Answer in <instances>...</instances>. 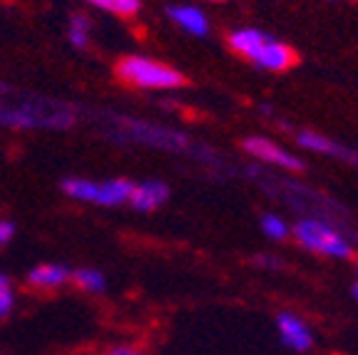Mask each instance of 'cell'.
I'll list each match as a JSON object with an SVG mask.
<instances>
[{
  "label": "cell",
  "mask_w": 358,
  "mask_h": 355,
  "mask_svg": "<svg viewBox=\"0 0 358 355\" xmlns=\"http://www.w3.org/2000/svg\"><path fill=\"white\" fill-rule=\"evenodd\" d=\"M0 124L3 127H67L73 124V110L62 102L52 100H33V102H22L17 107H0Z\"/></svg>",
  "instance_id": "cell-1"
},
{
  "label": "cell",
  "mask_w": 358,
  "mask_h": 355,
  "mask_svg": "<svg viewBox=\"0 0 358 355\" xmlns=\"http://www.w3.org/2000/svg\"><path fill=\"white\" fill-rule=\"evenodd\" d=\"M13 233H15V226L10 222H0V246H6L13 239Z\"/></svg>",
  "instance_id": "cell-21"
},
{
  "label": "cell",
  "mask_w": 358,
  "mask_h": 355,
  "mask_svg": "<svg viewBox=\"0 0 358 355\" xmlns=\"http://www.w3.org/2000/svg\"><path fill=\"white\" fill-rule=\"evenodd\" d=\"M254 62H257L259 67H264V70H271V73H284V70L296 65V52L291 50L289 45L268 38Z\"/></svg>",
  "instance_id": "cell-8"
},
{
  "label": "cell",
  "mask_w": 358,
  "mask_h": 355,
  "mask_svg": "<svg viewBox=\"0 0 358 355\" xmlns=\"http://www.w3.org/2000/svg\"><path fill=\"white\" fill-rule=\"evenodd\" d=\"M70 278H73L75 286L80 291H85V294H102L105 291V276L97 268H78Z\"/></svg>",
  "instance_id": "cell-14"
},
{
  "label": "cell",
  "mask_w": 358,
  "mask_h": 355,
  "mask_svg": "<svg viewBox=\"0 0 358 355\" xmlns=\"http://www.w3.org/2000/svg\"><path fill=\"white\" fill-rule=\"evenodd\" d=\"M164 199H167V187H164L162 182L140 184V187L132 189V196H129L132 206H134V209H140V211L157 209L159 204H164Z\"/></svg>",
  "instance_id": "cell-11"
},
{
  "label": "cell",
  "mask_w": 358,
  "mask_h": 355,
  "mask_svg": "<svg viewBox=\"0 0 358 355\" xmlns=\"http://www.w3.org/2000/svg\"><path fill=\"white\" fill-rule=\"evenodd\" d=\"M87 3L102 8V10L115 13V15H122V17H132L134 13L140 10V0H87Z\"/></svg>",
  "instance_id": "cell-16"
},
{
  "label": "cell",
  "mask_w": 358,
  "mask_h": 355,
  "mask_svg": "<svg viewBox=\"0 0 358 355\" xmlns=\"http://www.w3.org/2000/svg\"><path fill=\"white\" fill-rule=\"evenodd\" d=\"M0 355H6V353H0Z\"/></svg>",
  "instance_id": "cell-26"
},
{
  "label": "cell",
  "mask_w": 358,
  "mask_h": 355,
  "mask_svg": "<svg viewBox=\"0 0 358 355\" xmlns=\"http://www.w3.org/2000/svg\"><path fill=\"white\" fill-rule=\"evenodd\" d=\"M3 92H8V87H6L3 82H0V94H3Z\"/></svg>",
  "instance_id": "cell-24"
},
{
  "label": "cell",
  "mask_w": 358,
  "mask_h": 355,
  "mask_svg": "<svg viewBox=\"0 0 358 355\" xmlns=\"http://www.w3.org/2000/svg\"><path fill=\"white\" fill-rule=\"evenodd\" d=\"M120 129L127 139H137V142H145L152 147H162V150H182L187 145V139L177 132H169V129L155 127V124H142L134 122V119H122Z\"/></svg>",
  "instance_id": "cell-4"
},
{
  "label": "cell",
  "mask_w": 358,
  "mask_h": 355,
  "mask_svg": "<svg viewBox=\"0 0 358 355\" xmlns=\"http://www.w3.org/2000/svg\"><path fill=\"white\" fill-rule=\"evenodd\" d=\"M296 142L308 152L329 154V157H334V159L351 161V164H356V167H358V152L348 150V147L338 145V142H334L331 137H324V134H319V132H308V129H303V132H299Z\"/></svg>",
  "instance_id": "cell-7"
},
{
  "label": "cell",
  "mask_w": 358,
  "mask_h": 355,
  "mask_svg": "<svg viewBox=\"0 0 358 355\" xmlns=\"http://www.w3.org/2000/svg\"><path fill=\"white\" fill-rule=\"evenodd\" d=\"M169 17L177 22L179 28H185L187 33L196 35V38L207 35V30H209V22H207V17H204V13H199L196 8H192V6L169 8Z\"/></svg>",
  "instance_id": "cell-12"
},
{
  "label": "cell",
  "mask_w": 358,
  "mask_h": 355,
  "mask_svg": "<svg viewBox=\"0 0 358 355\" xmlns=\"http://www.w3.org/2000/svg\"><path fill=\"white\" fill-rule=\"evenodd\" d=\"M13 305H15V294H13V289L0 291V318H6L8 313L13 311Z\"/></svg>",
  "instance_id": "cell-20"
},
{
  "label": "cell",
  "mask_w": 358,
  "mask_h": 355,
  "mask_svg": "<svg viewBox=\"0 0 358 355\" xmlns=\"http://www.w3.org/2000/svg\"><path fill=\"white\" fill-rule=\"evenodd\" d=\"M87 35H90L87 17L75 15L73 22H70V40H73V45H78V48H85V45H87Z\"/></svg>",
  "instance_id": "cell-18"
},
{
  "label": "cell",
  "mask_w": 358,
  "mask_h": 355,
  "mask_svg": "<svg viewBox=\"0 0 358 355\" xmlns=\"http://www.w3.org/2000/svg\"><path fill=\"white\" fill-rule=\"evenodd\" d=\"M262 229L268 239H274V241H281V239L289 236V226H286V222H281L279 217H271V214L262 219Z\"/></svg>",
  "instance_id": "cell-17"
},
{
  "label": "cell",
  "mask_w": 358,
  "mask_h": 355,
  "mask_svg": "<svg viewBox=\"0 0 358 355\" xmlns=\"http://www.w3.org/2000/svg\"><path fill=\"white\" fill-rule=\"evenodd\" d=\"M73 273L67 271L65 266H57V263H40L33 271L28 273V286L35 291H57L60 286H65L70 281Z\"/></svg>",
  "instance_id": "cell-9"
},
{
  "label": "cell",
  "mask_w": 358,
  "mask_h": 355,
  "mask_svg": "<svg viewBox=\"0 0 358 355\" xmlns=\"http://www.w3.org/2000/svg\"><path fill=\"white\" fill-rule=\"evenodd\" d=\"M97 355H147V350L132 343H117V345H107V348L100 350Z\"/></svg>",
  "instance_id": "cell-19"
},
{
  "label": "cell",
  "mask_w": 358,
  "mask_h": 355,
  "mask_svg": "<svg viewBox=\"0 0 358 355\" xmlns=\"http://www.w3.org/2000/svg\"><path fill=\"white\" fill-rule=\"evenodd\" d=\"M296 241L303 249L313 251V254L331 256V259H351L353 246L343 239L341 233L331 229L329 224L319 222V219H303L294 229Z\"/></svg>",
  "instance_id": "cell-3"
},
{
  "label": "cell",
  "mask_w": 358,
  "mask_h": 355,
  "mask_svg": "<svg viewBox=\"0 0 358 355\" xmlns=\"http://www.w3.org/2000/svg\"><path fill=\"white\" fill-rule=\"evenodd\" d=\"M214 3H219V0H214Z\"/></svg>",
  "instance_id": "cell-25"
},
{
  "label": "cell",
  "mask_w": 358,
  "mask_h": 355,
  "mask_svg": "<svg viewBox=\"0 0 358 355\" xmlns=\"http://www.w3.org/2000/svg\"><path fill=\"white\" fill-rule=\"evenodd\" d=\"M115 73L122 82L145 89H172L185 85V75L169 65L150 60V57H122L115 67Z\"/></svg>",
  "instance_id": "cell-2"
},
{
  "label": "cell",
  "mask_w": 358,
  "mask_h": 355,
  "mask_svg": "<svg viewBox=\"0 0 358 355\" xmlns=\"http://www.w3.org/2000/svg\"><path fill=\"white\" fill-rule=\"evenodd\" d=\"M353 296H356V300H358V271H356V283H353Z\"/></svg>",
  "instance_id": "cell-23"
},
{
  "label": "cell",
  "mask_w": 358,
  "mask_h": 355,
  "mask_svg": "<svg viewBox=\"0 0 358 355\" xmlns=\"http://www.w3.org/2000/svg\"><path fill=\"white\" fill-rule=\"evenodd\" d=\"M266 40H268V35L259 33V30L246 28V30H236V33L229 35V48L236 52V55H241V57H246V60L254 62Z\"/></svg>",
  "instance_id": "cell-10"
},
{
  "label": "cell",
  "mask_w": 358,
  "mask_h": 355,
  "mask_svg": "<svg viewBox=\"0 0 358 355\" xmlns=\"http://www.w3.org/2000/svg\"><path fill=\"white\" fill-rule=\"evenodd\" d=\"M62 189H65V194L73 196V199H85V201L97 199V184L90 182V179H65Z\"/></svg>",
  "instance_id": "cell-15"
},
{
  "label": "cell",
  "mask_w": 358,
  "mask_h": 355,
  "mask_svg": "<svg viewBox=\"0 0 358 355\" xmlns=\"http://www.w3.org/2000/svg\"><path fill=\"white\" fill-rule=\"evenodd\" d=\"M244 152H249L252 157H259V159L268 161V164H276V167H284L289 172H301L303 161L299 157L289 154L281 147H276L274 142H268L264 137H249L244 139Z\"/></svg>",
  "instance_id": "cell-6"
},
{
  "label": "cell",
  "mask_w": 358,
  "mask_h": 355,
  "mask_svg": "<svg viewBox=\"0 0 358 355\" xmlns=\"http://www.w3.org/2000/svg\"><path fill=\"white\" fill-rule=\"evenodd\" d=\"M8 289H13V286H10V278H8L6 273H0V291H8Z\"/></svg>",
  "instance_id": "cell-22"
},
{
  "label": "cell",
  "mask_w": 358,
  "mask_h": 355,
  "mask_svg": "<svg viewBox=\"0 0 358 355\" xmlns=\"http://www.w3.org/2000/svg\"><path fill=\"white\" fill-rule=\"evenodd\" d=\"M132 189L134 184L127 182V179H112V182L105 184H97V204H105V206H115V204H122L132 196Z\"/></svg>",
  "instance_id": "cell-13"
},
{
  "label": "cell",
  "mask_w": 358,
  "mask_h": 355,
  "mask_svg": "<svg viewBox=\"0 0 358 355\" xmlns=\"http://www.w3.org/2000/svg\"><path fill=\"white\" fill-rule=\"evenodd\" d=\"M276 331H279V338L286 348L296 350V353H306L313 348V331L301 316L291 311H281L276 316Z\"/></svg>",
  "instance_id": "cell-5"
}]
</instances>
